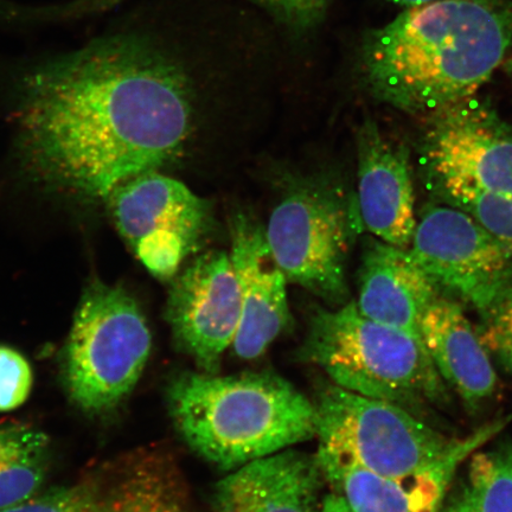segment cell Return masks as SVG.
Wrapping results in <instances>:
<instances>
[{
    "mask_svg": "<svg viewBox=\"0 0 512 512\" xmlns=\"http://www.w3.org/2000/svg\"><path fill=\"white\" fill-rule=\"evenodd\" d=\"M19 140L49 188L105 202L181 155L194 96L175 57L138 32L94 38L32 67L17 85Z\"/></svg>",
    "mask_w": 512,
    "mask_h": 512,
    "instance_id": "obj_1",
    "label": "cell"
},
{
    "mask_svg": "<svg viewBox=\"0 0 512 512\" xmlns=\"http://www.w3.org/2000/svg\"><path fill=\"white\" fill-rule=\"evenodd\" d=\"M511 47L509 0H434L370 31L361 70L376 100L427 118L476 95Z\"/></svg>",
    "mask_w": 512,
    "mask_h": 512,
    "instance_id": "obj_2",
    "label": "cell"
},
{
    "mask_svg": "<svg viewBox=\"0 0 512 512\" xmlns=\"http://www.w3.org/2000/svg\"><path fill=\"white\" fill-rule=\"evenodd\" d=\"M166 402L184 443L224 471L317 437L315 403L271 371H185L170 381Z\"/></svg>",
    "mask_w": 512,
    "mask_h": 512,
    "instance_id": "obj_3",
    "label": "cell"
},
{
    "mask_svg": "<svg viewBox=\"0 0 512 512\" xmlns=\"http://www.w3.org/2000/svg\"><path fill=\"white\" fill-rule=\"evenodd\" d=\"M297 354L336 386L418 416L427 403L448 399L446 383L424 341L364 317L355 300L339 307H313Z\"/></svg>",
    "mask_w": 512,
    "mask_h": 512,
    "instance_id": "obj_4",
    "label": "cell"
},
{
    "mask_svg": "<svg viewBox=\"0 0 512 512\" xmlns=\"http://www.w3.org/2000/svg\"><path fill=\"white\" fill-rule=\"evenodd\" d=\"M362 230L356 194L331 172H318L286 182L265 235L287 283L339 307L350 302L348 260Z\"/></svg>",
    "mask_w": 512,
    "mask_h": 512,
    "instance_id": "obj_5",
    "label": "cell"
},
{
    "mask_svg": "<svg viewBox=\"0 0 512 512\" xmlns=\"http://www.w3.org/2000/svg\"><path fill=\"white\" fill-rule=\"evenodd\" d=\"M152 335L125 288L95 280L83 292L63 350L62 375L70 400L88 414L113 411L142 377Z\"/></svg>",
    "mask_w": 512,
    "mask_h": 512,
    "instance_id": "obj_6",
    "label": "cell"
},
{
    "mask_svg": "<svg viewBox=\"0 0 512 512\" xmlns=\"http://www.w3.org/2000/svg\"><path fill=\"white\" fill-rule=\"evenodd\" d=\"M319 447L377 475H409L458 443L394 403L323 384L315 401Z\"/></svg>",
    "mask_w": 512,
    "mask_h": 512,
    "instance_id": "obj_7",
    "label": "cell"
},
{
    "mask_svg": "<svg viewBox=\"0 0 512 512\" xmlns=\"http://www.w3.org/2000/svg\"><path fill=\"white\" fill-rule=\"evenodd\" d=\"M106 203L121 238L162 281L174 279L214 230L211 203L158 171L128 179Z\"/></svg>",
    "mask_w": 512,
    "mask_h": 512,
    "instance_id": "obj_8",
    "label": "cell"
},
{
    "mask_svg": "<svg viewBox=\"0 0 512 512\" xmlns=\"http://www.w3.org/2000/svg\"><path fill=\"white\" fill-rule=\"evenodd\" d=\"M408 249L439 290L482 317L512 280V242L444 203L421 210Z\"/></svg>",
    "mask_w": 512,
    "mask_h": 512,
    "instance_id": "obj_9",
    "label": "cell"
},
{
    "mask_svg": "<svg viewBox=\"0 0 512 512\" xmlns=\"http://www.w3.org/2000/svg\"><path fill=\"white\" fill-rule=\"evenodd\" d=\"M242 294L230 254L196 256L171 280L164 318L177 348L197 369L219 374L241 319Z\"/></svg>",
    "mask_w": 512,
    "mask_h": 512,
    "instance_id": "obj_10",
    "label": "cell"
},
{
    "mask_svg": "<svg viewBox=\"0 0 512 512\" xmlns=\"http://www.w3.org/2000/svg\"><path fill=\"white\" fill-rule=\"evenodd\" d=\"M426 119V177L460 179L512 201V128L489 102L476 94Z\"/></svg>",
    "mask_w": 512,
    "mask_h": 512,
    "instance_id": "obj_11",
    "label": "cell"
},
{
    "mask_svg": "<svg viewBox=\"0 0 512 512\" xmlns=\"http://www.w3.org/2000/svg\"><path fill=\"white\" fill-rule=\"evenodd\" d=\"M508 422L502 419L479 428L439 462L406 476L377 475L322 447L316 454L331 491L343 496L355 512H440L460 466Z\"/></svg>",
    "mask_w": 512,
    "mask_h": 512,
    "instance_id": "obj_12",
    "label": "cell"
},
{
    "mask_svg": "<svg viewBox=\"0 0 512 512\" xmlns=\"http://www.w3.org/2000/svg\"><path fill=\"white\" fill-rule=\"evenodd\" d=\"M232 258L242 294L241 319L232 348L241 360H256L290 328L287 280L268 247L265 228L247 214L230 226Z\"/></svg>",
    "mask_w": 512,
    "mask_h": 512,
    "instance_id": "obj_13",
    "label": "cell"
},
{
    "mask_svg": "<svg viewBox=\"0 0 512 512\" xmlns=\"http://www.w3.org/2000/svg\"><path fill=\"white\" fill-rule=\"evenodd\" d=\"M357 203L363 229L389 245L411 246L415 194L409 151L373 120L357 132Z\"/></svg>",
    "mask_w": 512,
    "mask_h": 512,
    "instance_id": "obj_14",
    "label": "cell"
},
{
    "mask_svg": "<svg viewBox=\"0 0 512 512\" xmlns=\"http://www.w3.org/2000/svg\"><path fill=\"white\" fill-rule=\"evenodd\" d=\"M326 484L317 454L286 448L219 480L211 512H319Z\"/></svg>",
    "mask_w": 512,
    "mask_h": 512,
    "instance_id": "obj_15",
    "label": "cell"
},
{
    "mask_svg": "<svg viewBox=\"0 0 512 512\" xmlns=\"http://www.w3.org/2000/svg\"><path fill=\"white\" fill-rule=\"evenodd\" d=\"M439 292L409 249L374 236L364 242L355 300L364 317L422 339L421 320Z\"/></svg>",
    "mask_w": 512,
    "mask_h": 512,
    "instance_id": "obj_16",
    "label": "cell"
},
{
    "mask_svg": "<svg viewBox=\"0 0 512 512\" xmlns=\"http://www.w3.org/2000/svg\"><path fill=\"white\" fill-rule=\"evenodd\" d=\"M421 337L441 379L469 408L494 396L498 375L491 355L456 300L439 297L421 320Z\"/></svg>",
    "mask_w": 512,
    "mask_h": 512,
    "instance_id": "obj_17",
    "label": "cell"
},
{
    "mask_svg": "<svg viewBox=\"0 0 512 512\" xmlns=\"http://www.w3.org/2000/svg\"><path fill=\"white\" fill-rule=\"evenodd\" d=\"M189 499L175 464L162 456H143L124 467L96 512H190Z\"/></svg>",
    "mask_w": 512,
    "mask_h": 512,
    "instance_id": "obj_18",
    "label": "cell"
},
{
    "mask_svg": "<svg viewBox=\"0 0 512 512\" xmlns=\"http://www.w3.org/2000/svg\"><path fill=\"white\" fill-rule=\"evenodd\" d=\"M440 512H512V443L479 448L467 459Z\"/></svg>",
    "mask_w": 512,
    "mask_h": 512,
    "instance_id": "obj_19",
    "label": "cell"
},
{
    "mask_svg": "<svg viewBox=\"0 0 512 512\" xmlns=\"http://www.w3.org/2000/svg\"><path fill=\"white\" fill-rule=\"evenodd\" d=\"M49 450L48 435L35 428H0V508L38 495L47 477Z\"/></svg>",
    "mask_w": 512,
    "mask_h": 512,
    "instance_id": "obj_20",
    "label": "cell"
},
{
    "mask_svg": "<svg viewBox=\"0 0 512 512\" xmlns=\"http://www.w3.org/2000/svg\"><path fill=\"white\" fill-rule=\"evenodd\" d=\"M440 203L459 209L503 241L512 242V201L460 179L426 177Z\"/></svg>",
    "mask_w": 512,
    "mask_h": 512,
    "instance_id": "obj_21",
    "label": "cell"
},
{
    "mask_svg": "<svg viewBox=\"0 0 512 512\" xmlns=\"http://www.w3.org/2000/svg\"><path fill=\"white\" fill-rule=\"evenodd\" d=\"M477 332L489 354L512 374V280L482 317Z\"/></svg>",
    "mask_w": 512,
    "mask_h": 512,
    "instance_id": "obj_22",
    "label": "cell"
},
{
    "mask_svg": "<svg viewBox=\"0 0 512 512\" xmlns=\"http://www.w3.org/2000/svg\"><path fill=\"white\" fill-rule=\"evenodd\" d=\"M100 490L94 483L61 486L0 512H96Z\"/></svg>",
    "mask_w": 512,
    "mask_h": 512,
    "instance_id": "obj_23",
    "label": "cell"
},
{
    "mask_svg": "<svg viewBox=\"0 0 512 512\" xmlns=\"http://www.w3.org/2000/svg\"><path fill=\"white\" fill-rule=\"evenodd\" d=\"M34 374L27 358L0 345V412H11L29 399Z\"/></svg>",
    "mask_w": 512,
    "mask_h": 512,
    "instance_id": "obj_24",
    "label": "cell"
},
{
    "mask_svg": "<svg viewBox=\"0 0 512 512\" xmlns=\"http://www.w3.org/2000/svg\"><path fill=\"white\" fill-rule=\"evenodd\" d=\"M121 0H100L106 8L118 4ZM279 21L296 30L316 27L322 21L330 0H252Z\"/></svg>",
    "mask_w": 512,
    "mask_h": 512,
    "instance_id": "obj_25",
    "label": "cell"
},
{
    "mask_svg": "<svg viewBox=\"0 0 512 512\" xmlns=\"http://www.w3.org/2000/svg\"><path fill=\"white\" fill-rule=\"evenodd\" d=\"M319 512H355L350 508V505L345 498L337 492L331 491L325 495L323 499L322 508Z\"/></svg>",
    "mask_w": 512,
    "mask_h": 512,
    "instance_id": "obj_26",
    "label": "cell"
},
{
    "mask_svg": "<svg viewBox=\"0 0 512 512\" xmlns=\"http://www.w3.org/2000/svg\"><path fill=\"white\" fill-rule=\"evenodd\" d=\"M390 2L403 6V8L411 9L418 8V6L430 4L434 2V0H390Z\"/></svg>",
    "mask_w": 512,
    "mask_h": 512,
    "instance_id": "obj_27",
    "label": "cell"
},
{
    "mask_svg": "<svg viewBox=\"0 0 512 512\" xmlns=\"http://www.w3.org/2000/svg\"><path fill=\"white\" fill-rule=\"evenodd\" d=\"M503 67L505 70V73L509 76V79L512 82V56L507 57V60L504 61Z\"/></svg>",
    "mask_w": 512,
    "mask_h": 512,
    "instance_id": "obj_28",
    "label": "cell"
}]
</instances>
